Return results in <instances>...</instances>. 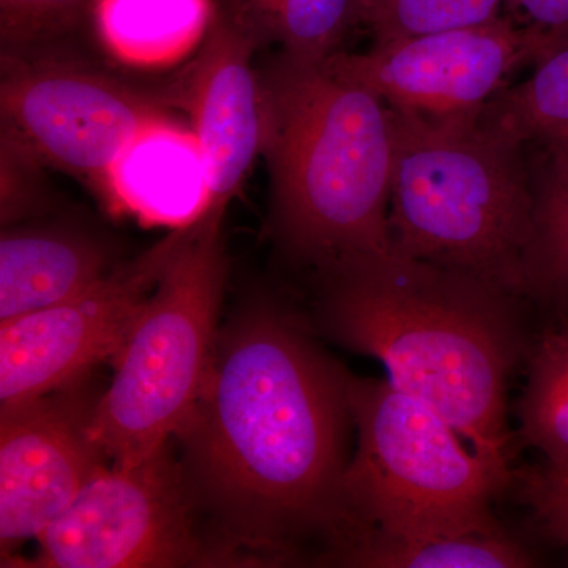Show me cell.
Instances as JSON below:
<instances>
[{
	"label": "cell",
	"instance_id": "cell-9",
	"mask_svg": "<svg viewBox=\"0 0 568 568\" xmlns=\"http://www.w3.org/2000/svg\"><path fill=\"white\" fill-rule=\"evenodd\" d=\"M549 37L506 18L376 43L362 54L335 52L323 65L364 88L388 108L426 115L481 111L518 67L552 50Z\"/></svg>",
	"mask_w": 568,
	"mask_h": 568
},
{
	"label": "cell",
	"instance_id": "cell-17",
	"mask_svg": "<svg viewBox=\"0 0 568 568\" xmlns=\"http://www.w3.org/2000/svg\"><path fill=\"white\" fill-rule=\"evenodd\" d=\"M223 9L283 54L323 63L362 22L361 0H224Z\"/></svg>",
	"mask_w": 568,
	"mask_h": 568
},
{
	"label": "cell",
	"instance_id": "cell-23",
	"mask_svg": "<svg viewBox=\"0 0 568 568\" xmlns=\"http://www.w3.org/2000/svg\"><path fill=\"white\" fill-rule=\"evenodd\" d=\"M44 168L36 155L7 129L0 132V220L3 227L43 211L47 204Z\"/></svg>",
	"mask_w": 568,
	"mask_h": 568
},
{
	"label": "cell",
	"instance_id": "cell-7",
	"mask_svg": "<svg viewBox=\"0 0 568 568\" xmlns=\"http://www.w3.org/2000/svg\"><path fill=\"white\" fill-rule=\"evenodd\" d=\"M14 567H230L192 506L173 439L133 463H111Z\"/></svg>",
	"mask_w": 568,
	"mask_h": 568
},
{
	"label": "cell",
	"instance_id": "cell-13",
	"mask_svg": "<svg viewBox=\"0 0 568 568\" xmlns=\"http://www.w3.org/2000/svg\"><path fill=\"white\" fill-rule=\"evenodd\" d=\"M100 200L148 226L182 230L203 219L211 174L192 126L168 115L142 130L112 164Z\"/></svg>",
	"mask_w": 568,
	"mask_h": 568
},
{
	"label": "cell",
	"instance_id": "cell-1",
	"mask_svg": "<svg viewBox=\"0 0 568 568\" xmlns=\"http://www.w3.org/2000/svg\"><path fill=\"white\" fill-rule=\"evenodd\" d=\"M349 377L308 320L275 298H248L220 327L211 375L173 443L230 567L327 566L353 536Z\"/></svg>",
	"mask_w": 568,
	"mask_h": 568
},
{
	"label": "cell",
	"instance_id": "cell-11",
	"mask_svg": "<svg viewBox=\"0 0 568 568\" xmlns=\"http://www.w3.org/2000/svg\"><path fill=\"white\" fill-rule=\"evenodd\" d=\"M103 390L89 375L50 394L0 405L2 567L111 465L92 433Z\"/></svg>",
	"mask_w": 568,
	"mask_h": 568
},
{
	"label": "cell",
	"instance_id": "cell-12",
	"mask_svg": "<svg viewBox=\"0 0 568 568\" xmlns=\"http://www.w3.org/2000/svg\"><path fill=\"white\" fill-rule=\"evenodd\" d=\"M260 44L223 7L216 9L196 55L159 93L166 106L185 111L203 149L211 174L209 211H226L261 155L260 71L253 69Z\"/></svg>",
	"mask_w": 568,
	"mask_h": 568
},
{
	"label": "cell",
	"instance_id": "cell-24",
	"mask_svg": "<svg viewBox=\"0 0 568 568\" xmlns=\"http://www.w3.org/2000/svg\"><path fill=\"white\" fill-rule=\"evenodd\" d=\"M521 489L549 536L568 547V463L529 467L521 476Z\"/></svg>",
	"mask_w": 568,
	"mask_h": 568
},
{
	"label": "cell",
	"instance_id": "cell-20",
	"mask_svg": "<svg viewBox=\"0 0 568 568\" xmlns=\"http://www.w3.org/2000/svg\"><path fill=\"white\" fill-rule=\"evenodd\" d=\"M525 297L568 306V148L548 151L536 186L534 233L525 260Z\"/></svg>",
	"mask_w": 568,
	"mask_h": 568
},
{
	"label": "cell",
	"instance_id": "cell-10",
	"mask_svg": "<svg viewBox=\"0 0 568 568\" xmlns=\"http://www.w3.org/2000/svg\"><path fill=\"white\" fill-rule=\"evenodd\" d=\"M189 230H171L77 297L0 323V405L50 394L112 361Z\"/></svg>",
	"mask_w": 568,
	"mask_h": 568
},
{
	"label": "cell",
	"instance_id": "cell-4",
	"mask_svg": "<svg viewBox=\"0 0 568 568\" xmlns=\"http://www.w3.org/2000/svg\"><path fill=\"white\" fill-rule=\"evenodd\" d=\"M394 252L525 297L536 189L525 148L480 112L426 118L388 108Z\"/></svg>",
	"mask_w": 568,
	"mask_h": 568
},
{
	"label": "cell",
	"instance_id": "cell-2",
	"mask_svg": "<svg viewBox=\"0 0 568 568\" xmlns=\"http://www.w3.org/2000/svg\"><path fill=\"white\" fill-rule=\"evenodd\" d=\"M315 272L313 331L377 358L396 388L446 418L507 487V387L526 353L519 297L394 250Z\"/></svg>",
	"mask_w": 568,
	"mask_h": 568
},
{
	"label": "cell",
	"instance_id": "cell-3",
	"mask_svg": "<svg viewBox=\"0 0 568 568\" xmlns=\"http://www.w3.org/2000/svg\"><path fill=\"white\" fill-rule=\"evenodd\" d=\"M268 226L294 263L320 268L390 252L392 125L375 93L283 54L260 73Z\"/></svg>",
	"mask_w": 568,
	"mask_h": 568
},
{
	"label": "cell",
	"instance_id": "cell-6",
	"mask_svg": "<svg viewBox=\"0 0 568 568\" xmlns=\"http://www.w3.org/2000/svg\"><path fill=\"white\" fill-rule=\"evenodd\" d=\"M347 399L357 433L343 481L349 541L369 529L409 538L503 530L491 500L506 485L446 418L390 381L351 375Z\"/></svg>",
	"mask_w": 568,
	"mask_h": 568
},
{
	"label": "cell",
	"instance_id": "cell-5",
	"mask_svg": "<svg viewBox=\"0 0 568 568\" xmlns=\"http://www.w3.org/2000/svg\"><path fill=\"white\" fill-rule=\"evenodd\" d=\"M223 215L207 211L190 226L112 358L92 424L111 463L138 462L170 443L203 394L226 282Z\"/></svg>",
	"mask_w": 568,
	"mask_h": 568
},
{
	"label": "cell",
	"instance_id": "cell-8",
	"mask_svg": "<svg viewBox=\"0 0 568 568\" xmlns=\"http://www.w3.org/2000/svg\"><path fill=\"white\" fill-rule=\"evenodd\" d=\"M0 114L2 129L41 162L80 179L99 197L126 145L170 115L159 95L54 51L2 55Z\"/></svg>",
	"mask_w": 568,
	"mask_h": 568
},
{
	"label": "cell",
	"instance_id": "cell-19",
	"mask_svg": "<svg viewBox=\"0 0 568 568\" xmlns=\"http://www.w3.org/2000/svg\"><path fill=\"white\" fill-rule=\"evenodd\" d=\"M518 418L523 443L538 448L547 462L568 463V320L530 349Z\"/></svg>",
	"mask_w": 568,
	"mask_h": 568
},
{
	"label": "cell",
	"instance_id": "cell-22",
	"mask_svg": "<svg viewBox=\"0 0 568 568\" xmlns=\"http://www.w3.org/2000/svg\"><path fill=\"white\" fill-rule=\"evenodd\" d=\"M95 0H0L2 55L58 50L91 17Z\"/></svg>",
	"mask_w": 568,
	"mask_h": 568
},
{
	"label": "cell",
	"instance_id": "cell-21",
	"mask_svg": "<svg viewBox=\"0 0 568 568\" xmlns=\"http://www.w3.org/2000/svg\"><path fill=\"white\" fill-rule=\"evenodd\" d=\"M503 0H361L376 43L469 28L499 18Z\"/></svg>",
	"mask_w": 568,
	"mask_h": 568
},
{
	"label": "cell",
	"instance_id": "cell-15",
	"mask_svg": "<svg viewBox=\"0 0 568 568\" xmlns=\"http://www.w3.org/2000/svg\"><path fill=\"white\" fill-rule=\"evenodd\" d=\"M215 11L212 0H95L91 18L115 61L160 69L201 47Z\"/></svg>",
	"mask_w": 568,
	"mask_h": 568
},
{
	"label": "cell",
	"instance_id": "cell-18",
	"mask_svg": "<svg viewBox=\"0 0 568 568\" xmlns=\"http://www.w3.org/2000/svg\"><path fill=\"white\" fill-rule=\"evenodd\" d=\"M528 80L504 88L480 115L488 125L521 148H568V43L552 48L534 63Z\"/></svg>",
	"mask_w": 568,
	"mask_h": 568
},
{
	"label": "cell",
	"instance_id": "cell-16",
	"mask_svg": "<svg viewBox=\"0 0 568 568\" xmlns=\"http://www.w3.org/2000/svg\"><path fill=\"white\" fill-rule=\"evenodd\" d=\"M536 564L528 549L504 530L409 538L369 529L331 560V566L361 568H521Z\"/></svg>",
	"mask_w": 568,
	"mask_h": 568
},
{
	"label": "cell",
	"instance_id": "cell-25",
	"mask_svg": "<svg viewBox=\"0 0 568 568\" xmlns=\"http://www.w3.org/2000/svg\"><path fill=\"white\" fill-rule=\"evenodd\" d=\"M529 26L544 32L555 47L568 43V0H515Z\"/></svg>",
	"mask_w": 568,
	"mask_h": 568
},
{
	"label": "cell",
	"instance_id": "cell-14",
	"mask_svg": "<svg viewBox=\"0 0 568 568\" xmlns=\"http://www.w3.org/2000/svg\"><path fill=\"white\" fill-rule=\"evenodd\" d=\"M110 248L62 226L3 227L0 239V323L84 293L115 267Z\"/></svg>",
	"mask_w": 568,
	"mask_h": 568
}]
</instances>
